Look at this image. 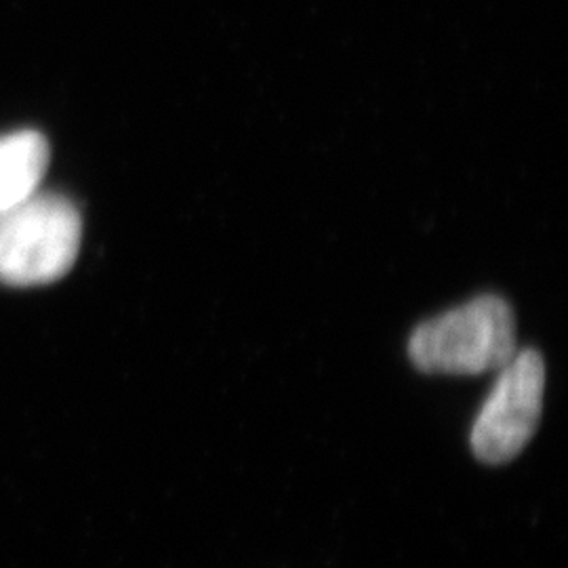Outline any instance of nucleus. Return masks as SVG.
<instances>
[{
	"label": "nucleus",
	"mask_w": 568,
	"mask_h": 568,
	"mask_svg": "<svg viewBox=\"0 0 568 568\" xmlns=\"http://www.w3.org/2000/svg\"><path fill=\"white\" fill-rule=\"evenodd\" d=\"M516 352V316L499 295H478L448 310L408 339V358L424 373L483 375L504 368Z\"/></svg>",
	"instance_id": "obj_1"
},
{
	"label": "nucleus",
	"mask_w": 568,
	"mask_h": 568,
	"mask_svg": "<svg viewBox=\"0 0 568 568\" xmlns=\"http://www.w3.org/2000/svg\"><path fill=\"white\" fill-rule=\"evenodd\" d=\"M82 220L60 194H34L0 211V283L39 286L63 278L79 257Z\"/></svg>",
	"instance_id": "obj_2"
},
{
	"label": "nucleus",
	"mask_w": 568,
	"mask_h": 568,
	"mask_svg": "<svg viewBox=\"0 0 568 568\" xmlns=\"http://www.w3.org/2000/svg\"><path fill=\"white\" fill-rule=\"evenodd\" d=\"M497 382L471 427V450L488 466L508 464L535 436L546 392V363L535 349H520L497 371Z\"/></svg>",
	"instance_id": "obj_3"
},
{
	"label": "nucleus",
	"mask_w": 568,
	"mask_h": 568,
	"mask_svg": "<svg viewBox=\"0 0 568 568\" xmlns=\"http://www.w3.org/2000/svg\"><path fill=\"white\" fill-rule=\"evenodd\" d=\"M49 142L32 129L0 135V211L39 192L49 169Z\"/></svg>",
	"instance_id": "obj_4"
}]
</instances>
